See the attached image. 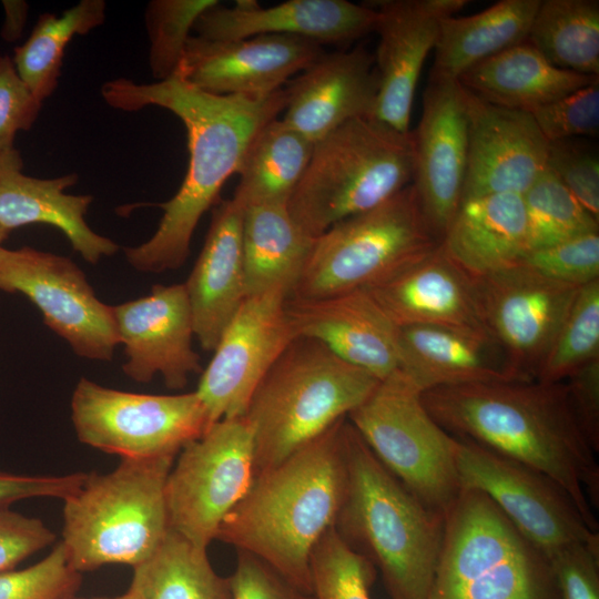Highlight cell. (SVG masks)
Returning a JSON list of instances; mask_svg holds the SVG:
<instances>
[{
  "instance_id": "cell-8",
  "label": "cell",
  "mask_w": 599,
  "mask_h": 599,
  "mask_svg": "<svg viewBox=\"0 0 599 599\" xmlns=\"http://www.w3.org/2000/svg\"><path fill=\"white\" fill-rule=\"evenodd\" d=\"M426 599H559L548 556L481 491L461 488L445 514Z\"/></svg>"
},
{
  "instance_id": "cell-5",
  "label": "cell",
  "mask_w": 599,
  "mask_h": 599,
  "mask_svg": "<svg viewBox=\"0 0 599 599\" xmlns=\"http://www.w3.org/2000/svg\"><path fill=\"white\" fill-rule=\"evenodd\" d=\"M379 380L317 341L295 337L255 389L244 414L255 476L346 418Z\"/></svg>"
},
{
  "instance_id": "cell-12",
  "label": "cell",
  "mask_w": 599,
  "mask_h": 599,
  "mask_svg": "<svg viewBox=\"0 0 599 599\" xmlns=\"http://www.w3.org/2000/svg\"><path fill=\"white\" fill-rule=\"evenodd\" d=\"M255 478L253 433L245 417L223 418L177 454L165 497L170 528L206 549Z\"/></svg>"
},
{
  "instance_id": "cell-7",
  "label": "cell",
  "mask_w": 599,
  "mask_h": 599,
  "mask_svg": "<svg viewBox=\"0 0 599 599\" xmlns=\"http://www.w3.org/2000/svg\"><path fill=\"white\" fill-rule=\"evenodd\" d=\"M413 175L412 131L400 132L374 116L353 119L314 143L287 210L315 238L385 202L410 184Z\"/></svg>"
},
{
  "instance_id": "cell-11",
  "label": "cell",
  "mask_w": 599,
  "mask_h": 599,
  "mask_svg": "<svg viewBox=\"0 0 599 599\" xmlns=\"http://www.w3.org/2000/svg\"><path fill=\"white\" fill-rule=\"evenodd\" d=\"M78 439L121 459L176 457L211 427L197 393L152 395L81 378L71 398Z\"/></svg>"
},
{
  "instance_id": "cell-53",
  "label": "cell",
  "mask_w": 599,
  "mask_h": 599,
  "mask_svg": "<svg viewBox=\"0 0 599 599\" xmlns=\"http://www.w3.org/2000/svg\"><path fill=\"white\" fill-rule=\"evenodd\" d=\"M9 233L10 231L0 226V246L3 243V241L8 237Z\"/></svg>"
},
{
  "instance_id": "cell-19",
  "label": "cell",
  "mask_w": 599,
  "mask_h": 599,
  "mask_svg": "<svg viewBox=\"0 0 599 599\" xmlns=\"http://www.w3.org/2000/svg\"><path fill=\"white\" fill-rule=\"evenodd\" d=\"M124 375L149 383L155 375L170 389H183L202 373L193 348L194 328L184 283L154 285L149 295L112 306Z\"/></svg>"
},
{
  "instance_id": "cell-28",
  "label": "cell",
  "mask_w": 599,
  "mask_h": 599,
  "mask_svg": "<svg viewBox=\"0 0 599 599\" xmlns=\"http://www.w3.org/2000/svg\"><path fill=\"white\" fill-rule=\"evenodd\" d=\"M399 367L423 393L441 386L522 380L485 331L398 327Z\"/></svg>"
},
{
  "instance_id": "cell-41",
  "label": "cell",
  "mask_w": 599,
  "mask_h": 599,
  "mask_svg": "<svg viewBox=\"0 0 599 599\" xmlns=\"http://www.w3.org/2000/svg\"><path fill=\"white\" fill-rule=\"evenodd\" d=\"M81 585L59 541L41 561L0 573V599H69Z\"/></svg>"
},
{
  "instance_id": "cell-14",
  "label": "cell",
  "mask_w": 599,
  "mask_h": 599,
  "mask_svg": "<svg viewBox=\"0 0 599 599\" xmlns=\"http://www.w3.org/2000/svg\"><path fill=\"white\" fill-rule=\"evenodd\" d=\"M0 291L21 293L44 324L73 353L99 362L113 359L119 345L112 306L95 295L84 272L70 258L23 246H0Z\"/></svg>"
},
{
  "instance_id": "cell-52",
  "label": "cell",
  "mask_w": 599,
  "mask_h": 599,
  "mask_svg": "<svg viewBox=\"0 0 599 599\" xmlns=\"http://www.w3.org/2000/svg\"><path fill=\"white\" fill-rule=\"evenodd\" d=\"M69 599H129V596L126 595V592H124L123 595L115 596V597L78 598V597L73 596V597H71Z\"/></svg>"
},
{
  "instance_id": "cell-10",
  "label": "cell",
  "mask_w": 599,
  "mask_h": 599,
  "mask_svg": "<svg viewBox=\"0 0 599 599\" xmlns=\"http://www.w3.org/2000/svg\"><path fill=\"white\" fill-rule=\"evenodd\" d=\"M399 369L347 416L377 459L424 505L445 516L461 487L455 438L430 416Z\"/></svg>"
},
{
  "instance_id": "cell-45",
  "label": "cell",
  "mask_w": 599,
  "mask_h": 599,
  "mask_svg": "<svg viewBox=\"0 0 599 599\" xmlns=\"http://www.w3.org/2000/svg\"><path fill=\"white\" fill-rule=\"evenodd\" d=\"M42 102L22 81L9 55H0V153L13 146L19 131L30 130Z\"/></svg>"
},
{
  "instance_id": "cell-29",
  "label": "cell",
  "mask_w": 599,
  "mask_h": 599,
  "mask_svg": "<svg viewBox=\"0 0 599 599\" xmlns=\"http://www.w3.org/2000/svg\"><path fill=\"white\" fill-rule=\"evenodd\" d=\"M439 245L471 280L518 264L528 251L522 195L493 193L464 200Z\"/></svg>"
},
{
  "instance_id": "cell-18",
  "label": "cell",
  "mask_w": 599,
  "mask_h": 599,
  "mask_svg": "<svg viewBox=\"0 0 599 599\" xmlns=\"http://www.w3.org/2000/svg\"><path fill=\"white\" fill-rule=\"evenodd\" d=\"M412 132V184L432 230L441 241L461 203L467 169V119L464 88L458 80L430 73L422 118Z\"/></svg>"
},
{
  "instance_id": "cell-49",
  "label": "cell",
  "mask_w": 599,
  "mask_h": 599,
  "mask_svg": "<svg viewBox=\"0 0 599 599\" xmlns=\"http://www.w3.org/2000/svg\"><path fill=\"white\" fill-rule=\"evenodd\" d=\"M571 410L592 450L599 451V358L564 380Z\"/></svg>"
},
{
  "instance_id": "cell-21",
  "label": "cell",
  "mask_w": 599,
  "mask_h": 599,
  "mask_svg": "<svg viewBox=\"0 0 599 599\" xmlns=\"http://www.w3.org/2000/svg\"><path fill=\"white\" fill-rule=\"evenodd\" d=\"M467 0H384L378 12L374 54L378 93L374 118L409 131L416 85L428 53L435 49L443 19L455 16Z\"/></svg>"
},
{
  "instance_id": "cell-9",
  "label": "cell",
  "mask_w": 599,
  "mask_h": 599,
  "mask_svg": "<svg viewBox=\"0 0 599 599\" xmlns=\"http://www.w3.org/2000/svg\"><path fill=\"white\" fill-rule=\"evenodd\" d=\"M439 244L410 183L379 205L346 217L315 237L290 296L314 298L373 287Z\"/></svg>"
},
{
  "instance_id": "cell-26",
  "label": "cell",
  "mask_w": 599,
  "mask_h": 599,
  "mask_svg": "<svg viewBox=\"0 0 599 599\" xmlns=\"http://www.w3.org/2000/svg\"><path fill=\"white\" fill-rule=\"evenodd\" d=\"M397 327L486 331L475 282L438 245L393 277L366 288Z\"/></svg>"
},
{
  "instance_id": "cell-6",
  "label": "cell",
  "mask_w": 599,
  "mask_h": 599,
  "mask_svg": "<svg viewBox=\"0 0 599 599\" xmlns=\"http://www.w3.org/2000/svg\"><path fill=\"white\" fill-rule=\"evenodd\" d=\"M175 458L122 459L108 474L88 473L63 500L60 542L74 570L134 568L158 550L171 529L165 486Z\"/></svg>"
},
{
  "instance_id": "cell-23",
  "label": "cell",
  "mask_w": 599,
  "mask_h": 599,
  "mask_svg": "<svg viewBox=\"0 0 599 599\" xmlns=\"http://www.w3.org/2000/svg\"><path fill=\"white\" fill-rule=\"evenodd\" d=\"M283 90L282 120L316 143L349 120L374 116L378 93L374 54L362 45L325 51Z\"/></svg>"
},
{
  "instance_id": "cell-25",
  "label": "cell",
  "mask_w": 599,
  "mask_h": 599,
  "mask_svg": "<svg viewBox=\"0 0 599 599\" xmlns=\"http://www.w3.org/2000/svg\"><path fill=\"white\" fill-rule=\"evenodd\" d=\"M20 152L12 148L0 153V226L11 231L28 224H47L60 230L89 264L114 255L119 245L94 232L85 214L91 195L64 191L78 182L77 173L53 179L26 175Z\"/></svg>"
},
{
  "instance_id": "cell-34",
  "label": "cell",
  "mask_w": 599,
  "mask_h": 599,
  "mask_svg": "<svg viewBox=\"0 0 599 599\" xmlns=\"http://www.w3.org/2000/svg\"><path fill=\"white\" fill-rule=\"evenodd\" d=\"M129 599H232L230 577L213 568L206 549L170 529L162 545L133 568Z\"/></svg>"
},
{
  "instance_id": "cell-17",
  "label": "cell",
  "mask_w": 599,
  "mask_h": 599,
  "mask_svg": "<svg viewBox=\"0 0 599 599\" xmlns=\"http://www.w3.org/2000/svg\"><path fill=\"white\" fill-rule=\"evenodd\" d=\"M325 52L304 38L264 34L234 40L191 35L175 75L215 95L265 97Z\"/></svg>"
},
{
  "instance_id": "cell-39",
  "label": "cell",
  "mask_w": 599,
  "mask_h": 599,
  "mask_svg": "<svg viewBox=\"0 0 599 599\" xmlns=\"http://www.w3.org/2000/svg\"><path fill=\"white\" fill-rule=\"evenodd\" d=\"M309 567L314 599H372L375 566L351 548L334 526L314 547Z\"/></svg>"
},
{
  "instance_id": "cell-42",
  "label": "cell",
  "mask_w": 599,
  "mask_h": 599,
  "mask_svg": "<svg viewBox=\"0 0 599 599\" xmlns=\"http://www.w3.org/2000/svg\"><path fill=\"white\" fill-rule=\"evenodd\" d=\"M518 264L570 285L599 280V233L589 232L564 242L532 250Z\"/></svg>"
},
{
  "instance_id": "cell-1",
  "label": "cell",
  "mask_w": 599,
  "mask_h": 599,
  "mask_svg": "<svg viewBox=\"0 0 599 599\" xmlns=\"http://www.w3.org/2000/svg\"><path fill=\"white\" fill-rule=\"evenodd\" d=\"M101 95L106 104L125 112L166 109L185 126L189 163L184 180L169 201L158 204L163 214L154 234L124 248L128 263L139 272L177 270L190 255L200 220L236 173L252 138L284 111V90L265 97L215 95L174 75L153 83L118 78L102 84Z\"/></svg>"
},
{
  "instance_id": "cell-31",
  "label": "cell",
  "mask_w": 599,
  "mask_h": 599,
  "mask_svg": "<svg viewBox=\"0 0 599 599\" xmlns=\"http://www.w3.org/2000/svg\"><path fill=\"white\" fill-rule=\"evenodd\" d=\"M313 241L294 222L287 204L246 206L242 226L246 297L273 290L290 296Z\"/></svg>"
},
{
  "instance_id": "cell-35",
  "label": "cell",
  "mask_w": 599,
  "mask_h": 599,
  "mask_svg": "<svg viewBox=\"0 0 599 599\" xmlns=\"http://www.w3.org/2000/svg\"><path fill=\"white\" fill-rule=\"evenodd\" d=\"M551 64L586 75L599 74V2L545 0L527 39Z\"/></svg>"
},
{
  "instance_id": "cell-3",
  "label": "cell",
  "mask_w": 599,
  "mask_h": 599,
  "mask_svg": "<svg viewBox=\"0 0 599 599\" xmlns=\"http://www.w3.org/2000/svg\"><path fill=\"white\" fill-rule=\"evenodd\" d=\"M346 418L257 474L216 536L260 558L309 595L313 549L335 525L346 491Z\"/></svg>"
},
{
  "instance_id": "cell-30",
  "label": "cell",
  "mask_w": 599,
  "mask_h": 599,
  "mask_svg": "<svg viewBox=\"0 0 599 599\" xmlns=\"http://www.w3.org/2000/svg\"><path fill=\"white\" fill-rule=\"evenodd\" d=\"M597 79L599 75L580 74L551 64L525 40L473 65L457 80L493 104L531 112Z\"/></svg>"
},
{
  "instance_id": "cell-43",
  "label": "cell",
  "mask_w": 599,
  "mask_h": 599,
  "mask_svg": "<svg viewBox=\"0 0 599 599\" xmlns=\"http://www.w3.org/2000/svg\"><path fill=\"white\" fill-rule=\"evenodd\" d=\"M548 142L599 132V79L529 112Z\"/></svg>"
},
{
  "instance_id": "cell-4",
  "label": "cell",
  "mask_w": 599,
  "mask_h": 599,
  "mask_svg": "<svg viewBox=\"0 0 599 599\" xmlns=\"http://www.w3.org/2000/svg\"><path fill=\"white\" fill-rule=\"evenodd\" d=\"M347 484L334 528L379 568L392 599H426L445 516L424 505L374 455L346 418Z\"/></svg>"
},
{
  "instance_id": "cell-36",
  "label": "cell",
  "mask_w": 599,
  "mask_h": 599,
  "mask_svg": "<svg viewBox=\"0 0 599 599\" xmlns=\"http://www.w3.org/2000/svg\"><path fill=\"white\" fill-rule=\"evenodd\" d=\"M105 8L103 0H81L61 14L43 13L27 41L16 48V70L42 103L58 87L67 45L102 26Z\"/></svg>"
},
{
  "instance_id": "cell-44",
  "label": "cell",
  "mask_w": 599,
  "mask_h": 599,
  "mask_svg": "<svg viewBox=\"0 0 599 599\" xmlns=\"http://www.w3.org/2000/svg\"><path fill=\"white\" fill-rule=\"evenodd\" d=\"M547 169L599 220V158L593 148L577 139L549 142Z\"/></svg>"
},
{
  "instance_id": "cell-51",
  "label": "cell",
  "mask_w": 599,
  "mask_h": 599,
  "mask_svg": "<svg viewBox=\"0 0 599 599\" xmlns=\"http://www.w3.org/2000/svg\"><path fill=\"white\" fill-rule=\"evenodd\" d=\"M2 4L6 18L1 29V35L4 41H16L21 35L24 28L28 4L20 0H4L2 1Z\"/></svg>"
},
{
  "instance_id": "cell-20",
  "label": "cell",
  "mask_w": 599,
  "mask_h": 599,
  "mask_svg": "<svg viewBox=\"0 0 599 599\" xmlns=\"http://www.w3.org/2000/svg\"><path fill=\"white\" fill-rule=\"evenodd\" d=\"M464 100L467 169L461 202L493 193L524 195L547 167L549 142L532 115L493 104L465 88Z\"/></svg>"
},
{
  "instance_id": "cell-13",
  "label": "cell",
  "mask_w": 599,
  "mask_h": 599,
  "mask_svg": "<svg viewBox=\"0 0 599 599\" xmlns=\"http://www.w3.org/2000/svg\"><path fill=\"white\" fill-rule=\"evenodd\" d=\"M454 438L460 487L485 494L548 558L577 544L599 548V532L556 480L470 439Z\"/></svg>"
},
{
  "instance_id": "cell-47",
  "label": "cell",
  "mask_w": 599,
  "mask_h": 599,
  "mask_svg": "<svg viewBox=\"0 0 599 599\" xmlns=\"http://www.w3.org/2000/svg\"><path fill=\"white\" fill-rule=\"evenodd\" d=\"M232 599H314L292 585L260 558L237 550L230 576Z\"/></svg>"
},
{
  "instance_id": "cell-15",
  "label": "cell",
  "mask_w": 599,
  "mask_h": 599,
  "mask_svg": "<svg viewBox=\"0 0 599 599\" xmlns=\"http://www.w3.org/2000/svg\"><path fill=\"white\" fill-rule=\"evenodd\" d=\"M287 297L282 290L247 296L222 333L195 389L212 424L244 416L255 389L295 338Z\"/></svg>"
},
{
  "instance_id": "cell-48",
  "label": "cell",
  "mask_w": 599,
  "mask_h": 599,
  "mask_svg": "<svg viewBox=\"0 0 599 599\" xmlns=\"http://www.w3.org/2000/svg\"><path fill=\"white\" fill-rule=\"evenodd\" d=\"M54 539L53 531L41 519L10 508L0 509V573L12 570Z\"/></svg>"
},
{
  "instance_id": "cell-24",
  "label": "cell",
  "mask_w": 599,
  "mask_h": 599,
  "mask_svg": "<svg viewBox=\"0 0 599 599\" xmlns=\"http://www.w3.org/2000/svg\"><path fill=\"white\" fill-rule=\"evenodd\" d=\"M377 21L372 4L347 0H288L267 8L254 0H238L231 8L219 3L207 9L193 30L209 40L282 34L321 45L347 44L375 31Z\"/></svg>"
},
{
  "instance_id": "cell-33",
  "label": "cell",
  "mask_w": 599,
  "mask_h": 599,
  "mask_svg": "<svg viewBox=\"0 0 599 599\" xmlns=\"http://www.w3.org/2000/svg\"><path fill=\"white\" fill-rule=\"evenodd\" d=\"M314 143L282 119L263 125L248 143L233 199L244 207L287 204L313 153Z\"/></svg>"
},
{
  "instance_id": "cell-2",
  "label": "cell",
  "mask_w": 599,
  "mask_h": 599,
  "mask_svg": "<svg viewBox=\"0 0 599 599\" xmlns=\"http://www.w3.org/2000/svg\"><path fill=\"white\" fill-rule=\"evenodd\" d=\"M448 434L544 473L571 496L589 528L599 525V466L571 410L566 385L528 382L441 386L423 393Z\"/></svg>"
},
{
  "instance_id": "cell-40",
  "label": "cell",
  "mask_w": 599,
  "mask_h": 599,
  "mask_svg": "<svg viewBox=\"0 0 599 599\" xmlns=\"http://www.w3.org/2000/svg\"><path fill=\"white\" fill-rule=\"evenodd\" d=\"M219 3L216 0H153L148 3L144 20L150 40L149 64L156 81L177 73L195 22Z\"/></svg>"
},
{
  "instance_id": "cell-38",
  "label": "cell",
  "mask_w": 599,
  "mask_h": 599,
  "mask_svg": "<svg viewBox=\"0 0 599 599\" xmlns=\"http://www.w3.org/2000/svg\"><path fill=\"white\" fill-rule=\"evenodd\" d=\"M599 358V280L580 286L536 379L564 382Z\"/></svg>"
},
{
  "instance_id": "cell-37",
  "label": "cell",
  "mask_w": 599,
  "mask_h": 599,
  "mask_svg": "<svg viewBox=\"0 0 599 599\" xmlns=\"http://www.w3.org/2000/svg\"><path fill=\"white\" fill-rule=\"evenodd\" d=\"M522 197L528 225L527 252L598 231V219L547 167Z\"/></svg>"
},
{
  "instance_id": "cell-27",
  "label": "cell",
  "mask_w": 599,
  "mask_h": 599,
  "mask_svg": "<svg viewBox=\"0 0 599 599\" xmlns=\"http://www.w3.org/2000/svg\"><path fill=\"white\" fill-rule=\"evenodd\" d=\"M245 207L233 197L217 206L200 255L184 283L194 335L213 352L246 298L242 226Z\"/></svg>"
},
{
  "instance_id": "cell-46",
  "label": "cell",
  "mask_w": 599,
  "mask_h": 599,
  "mask_svg": "<svg viewBox=\"0 0 599 599\" xmlns=\"http://www.w3.org/2000/svg\"><path fill=\"white\" fill-rule=\"evenodd\" d=\"M559 599H599V548L577 544L549 556Z\"/></svg>"
},
{
  "instance_id": "cell-50",
  "label": "cell",
  "mask_w": 599,
  "mask_h": 599,
  "mask_svg": "<svg viewBox=\"0 0 599 599\" xmlns=\"http://www.w3.org/2000/svg\"><path fill=\"white\" fill-rule=\"evenodd\" d=\"M87 476L88 473L81 471L61 476H30L0 469V509L29 498L64 500L80 489Z\"/></svg>"
},
{
  "instance_id": "cell-16",
  "label": "cell",
  "mask_w": 599,
  "mask_h": 599,
  "mask_svg": "<svg viewBox=\"0 0 599 599\" xmlns=\"http://www.w3.org/2000/svg\"><path fill=\"white\" fill-rule=\"evenodd\" d=\"M486 331L522 380H534L579 287L516 264L474 280Z\"/></svg>"
},
{
  "instance_id": "cell-32",
  "label": "cell",
  "mask_w": 599,
  "mask_h": 599,
  "mask_svg": "<svg viewBox=\"0 0 599 599\" xmlns=\"http://www.w3.org/2000/svg\"><path fill=\"white\" fill-rule=\"evenodd\" d=\"M540 0H501L441 20L430 73L458 79L473 65L528 39Z\"/></svg>"
},
{
  "instance_id": "cell-22",
  "label": "cell",
  "mask_w": 599,
  "mask_h": 599,
  "mask_svg": "<svg viewBox=\"0 0 599 599\" xmlns=\"http://www.w3.org/2000/svg\"><path fill=\"white\" fill-rule=\"evenodd\" d=\"M295 337L311 338L378 380L399 367L398 327L366 288L314 297H287Z\"/></svg>"
}]
</instances>
